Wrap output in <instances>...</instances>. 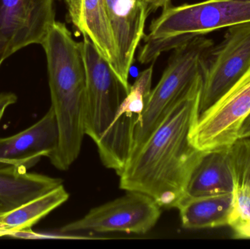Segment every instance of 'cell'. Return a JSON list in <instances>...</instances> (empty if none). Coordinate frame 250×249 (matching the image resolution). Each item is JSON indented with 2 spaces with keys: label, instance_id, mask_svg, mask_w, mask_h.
Masks as SVG:
<instances>
[{
  "label": "cell",
  "instance_id": "obj_6",
  "mask_svg": "<svg viewBox=\"0 0 250 249\" xmlns=\"http://www.w3.org/2000/svg\"><path fill=\"white\" fill-rule=\"evenodd\" d=\"M161 209L146 194L126 192L123 197L94 208L82 219L64 225L59 232L63 236L107 232L143 235L155 226Z\"/></svg>",
  "mask_w": 250,
  "mask_h": 249
},
{
  "label": "cell",
  "instance_id": "obj_11",
  "mask_svg": "<svg viewBox=\"0 0 250 249\" xmlns=\"http://www.w3.org/2000/svg\"><path fill=\"white\" fill-rule=\"evenodd\" d=\"M59 128L50 108L42 118L23 131L0 138V166H34L43 156L49 157L58 147Z\"/></svg>",
  "mask_w": 250,
  "mask_h": 249
},
{
  "label": "cell",
  "instance_id": "obj_2",
  "mask_svg": "<svg viewBox=\"0 0 250 249\" xmlns=\"http://www.w3.org/2000/svg\"><path fill=\"white\" fill-rule=\"evenodd\" d=\"M41 45L59 128L58 147L49 159L57 169L67 171L79 157L86 134V71L82 42L64 23L56 21Z\"/></svg>",
  "mask_w": 250,
  "mask_h": 249
},
{
  "label": "cell",
  "instance_id": "obj_3",
  "mask_svg": "<svg viewBox=\"0 0 250 249\" xmlns=\"http://www.w3.org/2000/svg\"><path fill=\"white\" fill-rule=\"evenodd\" d=\"M246 23H250V0H204L167 6L144 35L138 61L144 64L154 62L163 53L195 37Z\"/></svg>",
  "mask_w": 250,
  "mask_h": 249
},
{
  "label": "cell",
  "instance_id": "obj_15",
  "mask_svg": "<svg viewBox=\"0 0 250 249\" xmlns=\"http://www.w3.org/2000/svg\"><path fill=\"white\" fill-rule=\"evenodd\" d=\"M228 149L204 152L188 182L187 197L233 192L234 181Z\"/></svg>",
  "mask_w": 250,
  "mask_h": 249
},
{
  "label": "cell",
  "instance_id": "obj_21",
  "mask_svg": "<svg viewBox=\"0 0 250 249\" xmlns=\"http://www.w3.org/2000/svg\"><path fill=\"white\" fill-rule=\"evenodd\" d=\"M144 3L150 14L158 9H163L170 5V0H144Z\"/></svg>",
  "mask_w": 250,
  "mask_h": 249
},
{
  "label": "cell",
  "instance_id": "obj_17",
  "mask_svg": "<svg viewBox=\"0 0 250 249\" xmlns=\"http://www.w3.org/2000/svg\"><path fill=\"white\" fill-rule=\"evenodd\" d=\"M77 29L92 41L116 74L118 67V49L105 0H82Z\"/></svg>",
  "mask_w": 250,
  "mask_h": 249
},
{
  "label": "cell",
  "instance_id": "obj_7",
  "mask_svg": "<svg viewBox=\"0 0 250 249\" xmlns=\"http://www.w3.org/2000/svg\"><path fill=\"white\" fill-rule=\"evenodd\" d=\"M82 46L86 71L85 133L97 144L115 118L130 88L125 87L87 37L83 36Z\"/></svg>",
  "mask_w": 250,
  "mask_h": 249
},
{
  "label": "cell",
  "instance_id": "obj_12",
  "mask_svg": "<svg viewBox=\"0 0 250 249\" xmlns=\"http://www.w3.org/2000/svg\"><path fill=\"white\" fill-rule=\"evenodd\" d=\"M118 49L116 76L129 89V70L137 48L144 38L148 13L143 3L135 0H105Z\"/></svg>",
  "mask_w": 250,
  "mask_h": 249
},
{
  "label": "cell",
  "instance_id": "obj_1",
  "mask_svg": "<svg viewBox=\"0 0 250 249\" xmlns=\"http://www.w3.org/2000/svg\"><path fill=\"white\" fill-rule=\"evenodd\" d=\"M202 85L201 74L129 158L119 175L120 189L146 194L166 209H178L186 198L189 178L204 153L189 141L200 115Z\"/></svg>",
  "mask_w": 250,
  "mask_h": 249
},
{
  "label": "cell",
  "instance_id": "obj_14",
  "mask_svg": "<svg viewBox=\"0 0 250 249\" xmlns=\"http://www.w3.org/2000/svg\"><path fill=\"white\" fill-rule=\"evenodd\" d=\"M228 152L234 181V207L229 227L235 238L250 239V137L236 140Z\"/></svg>",
  "mask_w": 250,
  "mask_h": 249
},
{
  "label": "cell",
  "instance_id": "obj_8",
  "mask_svg": "<svg viewBox=\"0 0 250 249\" xmlns=\"http://www.w3.org/2000/svg\"><path fill=\"white\" fill-rule=\"evenodd\" d=\"M250 67V23L230 26L203 63L200 114L218 100Z\"/></svg>",
  "mask_w": 250,
  "mask_h": 249
},
{
  "label": "cell",
  "instance_id": "obj_13",
  "mask_svg": "<svg viewBox=\"0 0 250 249\" xmlns=\"http://www.w3.org/2000/svg\"><path fill=\"white\" fill-rule=\"evenodd\" d=\"M62 184L60 178L28 172L24 167L0 166V216Z\"/></svg>",
  "mask_w": 250,
  "mask_h": 249
},
{
  "label": "cell",
  "instance_id": "obj_19",
  "mask_svg": "<svg viewBox=\"0 0 250 249\" xmlns=\"http://www.w3.org/2000/svg\"><path fill=\"white\" fill-rule=\"evenodd\" d=\"M70 20L76 28L79 26L82 10V0H65Z\"/></svg>",
  "mask_w": 250,
  "mask_h": 249
},
{
  "label": "cell",
  "instance_id": "obj_16",
  "mask_svg": "<svg viewBox=\"0 0 250 249\" xmlns=\"http://www.w3.org/2000/svg\"><path fill=\"white\" fill-rule=\"evenodd\" d=\"M233 207L231 192L186 197L178 209L184 228L201 230L229 226Z\"/></svg>",
  "mask_w": 250,
  "mask_h": 249
},
{
  "label": "cell",
  "instance_id": "obj_23",
  "mask_svg": "<svg viewBox=\"0 0 250 249\" xmlns=\"http://www.w3.org/2000/svg\"><path fill=\"white\" fill-rule=\"evenodd\" d=\"M135 1H139V2L143 3V4H144V0H135ZM144 5H145V4H144Z\"/></svg>",
  "mask_w": 250,
  "mask_h": 249
},
{
  "label": "cell",
  "instance_id": "obj_10",
  "mask_svg": "<svg viewBox=\"0 0 250 249\" xmlns=\"http://www.w3.org/2000/svg\"><path fill=\"white\" fill-rule=\"evenodd\" d=\"M55 17V0H0V67L21 48L41 45Z\"/></svg>",
  "mask_w": 250,
  "mask_h": 249
},
{
  "label": "cell",
  "instance_id": "obj_18",
  "mask_svg": "<svg viewBox=\"0 0 250 249\" xmlns=\"http://www.w3.org/2000/svg\"><path fill=\"white\" fill-rule=\"evenodd\" d=\"M69 194L64 186L40 196L18 209L0 216V230L13 237L16 232L32 229V227L57 208L65 203Z\"/></svg>",
  "mask_w": 250,
  "mask_h": 249
},
{
  "label": "cell",
  "instance_id": "obj_4",
  "mask_svg": "<svg viewBox=\"0 0 250 249\" xmlns=\"http://www.w3.org/2000/svg\"><path fill=\"white\" fill-rule=\"evenodd\" d=\"M213 46L212 39L199 35L173 50L160 81L150 92L135 130L129 158L144 146L172 108L202 74L203 63Z\"/></svg>",
  "mask_w": 250,
  "mask_h": 249
},
{
  "label": "cell",
  "instance_id": "obj_22",
  "mask_svg": "<svg viewBox=\"0 0 250 249\" xmlns=\"http://www.w3.org/2000/svg\"><path fill=\"white\" fill-rule=\"evenodd\" d=\"M250 137V114L248 117L239 132V139Z\"/></svg>",
  "mask_w": 250,
  "mask_h": 249
},
{
  "label": "cell",
  "instance_id": "obj_9",
  "mask_svg": "<svg viewBox=\"0 0 250 249\" xmlns=\"http://www.w3.org/2000/svg\"><path fill=\"white\" fill-rule=\"evenodd\" d=\"M151 65L140 73L102 138L97 143L101 162L117 175L123 172L133 146L134 134L151 91Z\"/></svg>",
  "mask_w": 250,
  "mask_h": 249
},
{
  "label": "cell",
  "instance_id": "obj_5",
  "mask_svg": "<svg viewBox=\"0 0 250 249\" xmlns=\"http://www.w3.org/2000/svg\"><path fill=\"white\" fill-rule=\"evenodd\" d=\"M250 114V67L218 100L201 113L189 133L201 152L229 149Z\"/></svg>",
  "mask_w": 250,
  "mask_h": 249
},
{
  "label": "cell",
  "instance_id": "obj_20",
  "mask_svg": "<svg viewBox=\"0 0 250 249\" xmlns=\"http://www.w3.org/2000/svg\"><path fill=\"white\" fill-rule=\"evenodd\" d=\"M16 101H17V96L15 94L10 93V92L0 94V121L7 108L16 103Z\"/></svg>",
  "mask_w": 250,
  "mask_h": 249
}]
</instances>
